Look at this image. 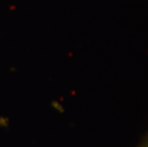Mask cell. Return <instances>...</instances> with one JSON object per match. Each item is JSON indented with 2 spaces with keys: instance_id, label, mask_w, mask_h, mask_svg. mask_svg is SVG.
I'll use <instances>...</instances> for the list:
<instances>
[{
  "instance_id": "1",
  "label": "cell",
  "mask_w": 148,
  "mask_h": 147,
  "mask_svg": "<svg viewBox=\"0 0 148 147\" xmlns=\"http://www.w3.org/2000/svg\"><path fill=\"white\" fill-rule=\"evenodd\" d=\"M141 147H148V137H147V139L145 140V142H143V144L141 145Z\"/></svg>"
}]
</instances>
